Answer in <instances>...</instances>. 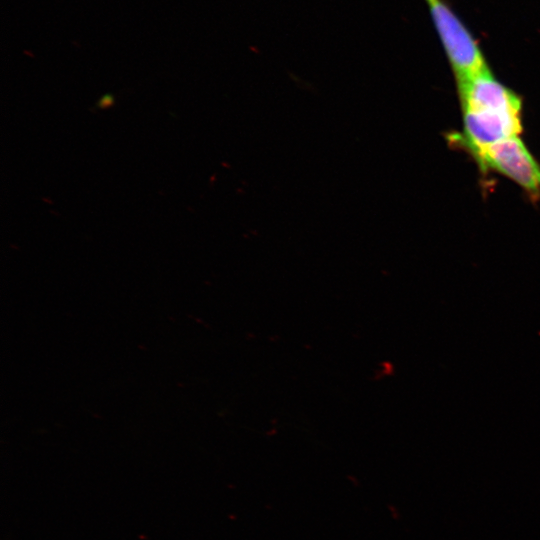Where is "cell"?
<instances>
[{"label": "cell", "mask_w": 540, "mask_h": 540, "mask_svg": "<svg viewBox=\"0 0 540 540\" xmlns=\"http://www.w3.org/2000/svg\"><path fill=\"white\" fill-rule=\"evenodd\" d=\"M457 82L489 69L482 50L446 0H424Z\"/></svg>", "instance_id": "1"}, {"label": "cell", "mask_w": 540, "mask_h": 540, "mask_svg": "<svg viewBox=\"0 0 540 540\" xmlns=\"http://www.w3.org/2000/svg\"><path fill=\"white\" fill-rule=\"evenodd\" d=\"M474 156L482 166L507 176L530 195H539L540 166L518 136L488 145Z\"/></svg>", "instance_id": "2"}, {"label": "cell", "mask_w": 540, "mask_h": 540, "mask_svg": "<svg viewBox=\"0 0 540 540\" xmlns=\"http://www.w3.org/2000/svg\"><path fill=\"white\" fill-rule=\"evenodd\" d=\"M464 131L455 139L474 155L498 141L518 136L522 130L521 113L497 110H463Z\"/></svg>", "instance_id": "3"}, {"label": "cell", "mask_w": 540, "mask_h": 540, "mask_svg": "<svg viewBox=\"0 0 540 540\" xmlns=\"http://www.w3.org/2000/svg\"><path fill=\"white\" fill-rule=\"evenodd\" d=\"M463 110L497 109L521 113V100L490 69L457 82Z\"/></svg>", "instance_id": "4"}, {"label": "cell", "mask_w": 540, "mask_h": 540, "mask_svg": "<svg viewBox=\"0 0 540 540\" xmlns=\"http://www.w3.org/2000/svg\"><path fill=\"white\" fill-rule=\"evenodd\" d=\"M114 96L110 93L102 95L97 101V107L101 109H106L114 105Z\"/></svg>", "instance_id": "5"}]
</instances>
